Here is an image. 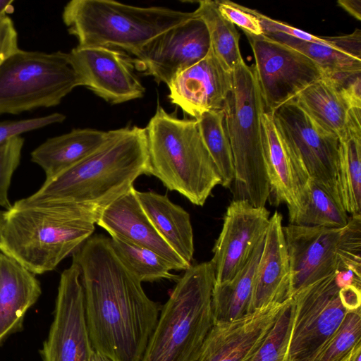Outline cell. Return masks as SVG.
<instances>
[{"label":"cell","instance_id":"1f68e13d","mask_svg":"<svg viewBox=\"0 0 361 361\" xmlns=\"http://www.w3.org/2000/svg\"><path fill=\"white\" fill-rule=\"evenodd\" d=\"M270 38L305 55L322 70L324 76L333 78L361 73V59L339 50L328 42H309L284 36Z\"/></svg>","mask_w":361,"mask_h":361},{"label":"cell","instance_id":"484cf974","mask_svg":"<svg viewBox=\"0 0 361 361\" xmlns=\"http://www.w3.org/2000/svg\"><path fill=\"white\" fill-rule=\"evenodd\" d=\"M337 183L343 209L361 215V109L348 112L346 133L340 140Z\"/></svg>","mask_w":361,"mask_h":361},{"label":"cell","instance_id":"3957f363","mask_svg":"<svg viewBox=\"0 0 361 361\" xmlns=\"http://www.w3.org/2000/svg\"><path fill=\"white\" fill-rule=\"evenodd\" d=\"M97 218L78 205L21 199L4 212L0 251L35 275L53 271L92 235Z\"/></svg>","mask_w":361,"mask_h":361},{"label":"cell","instance_id":"7a4b0ae2","mask_svg":"<svg viewBox=\"0 0 361 361\" xmlns=\"http://www.w3.org/2000/svg\"><path fill=\"white\" fill-rule=\"evenodd\" d=\"M151 169L145 128L133 126L109 130L94 152L25 198L29 202L67 203L98 214L133 188Z\"/></svg>","mask_w":361,"mask_h":361},{"label":"cell","instance_id":"52a82bcc","mask_svg":"<svg viewBox=\"0 0 361 361\" xmlns=\"http://www.w3.org/2000/svg\"><path fill=\"white\" fill-rule=\"evenodd\" d=\"M210 262L188 268L162 306L141 361H197L214 326Z\"/></svg>","mask_w":361,"mask_h":361},{"label":"cell","instance_id":"4316f807","mask_svg":"<svg viewBox=\"0 0 361 361\" xmlns=\"http://www.w3.org/2000/svg\"><path fill=\"white\" fill-rule=\"evenodd\" d=\"M264 237L260 239L246 264L232 280L214 285L212 299L214 322L235 320L252 312L253 282Z\"/></svg>","mask_w":361,"mask_h":361},{"label":"cell","instance_id":"8992f818","mask_svg":"<svg viewBox=\"0 0 361 361\" xmlns=\"http://www.w3.org/2000/svg\"><path fill=\"white\" fill-rule=\"evenodd\" d=\"M222 110L233 154L232 200L265 207L270 197L262 116L266 111L254 65L242 61L233 71V87Z\"/></svg>","mask_w":361,"mask_h":361},{"label":"cell","instance_id":"836d02e7","mask_svg":"<svg viewBox=\"0 0 361 361\" xmlns=\"http://www.w3.org/2000/svg\"><path fill=\"white\" fill-rule=\"evenodd\" d=\"M292 319V301L290 298L267 339L252 361H283Z\"/></svg>","mask_w":361,"mask_h":361},{"label":"cell","instance_id":"60d3db41","mask_svg":"<svg viewBox=\"0 0 361 361\" xmlns=\"http://www.w3.org/2000/svg\"><path fill=\"white\" fill-rule=\"evenodd\" d=\"M361 286L349 285L340 289V297L344 306L348 310H354L360 307Z\"/></svg>","mask_w":361,"mask_h":361},{"label":"cell","instance_id":"83f0119b","mask_svg":"<svg viewBox=\"0 0 361 361\" xmlns=\"http://www.w3.org/2000/svg\"><path fill=\"white\" fill-rule=\"evenodd\" d=\"M289 224L304 227L342 228L350 219L343 207L310 178L302 187Z\"/></svg>","mask_w":361,"mask_h":361},{"label":"cell","instance_id":"277c9868","mask_svg":"<svg viewBox=\"0 0 361 361\" xmlns=\"http://www.w3.org/2000/svg\"><path fill=\"white\" fill-rule=\"evenodd\" d=\"M152 175L169 190L203 206L221 178L195 120L159 106L145 128Z\"/></svg>","mask_w":361,"mask_h":361},{"label":"cell","instance_id":"30bf717a","mask_svg":"<svg viewBox=\"0 0 361 361\" xmlns=\"http://www.w3.org/2000/svg\"><path fill=\"white\" fill-rule=\"evenodd\" d=\"M272 115L281 141L304 185L310 178L343 207L337 183L339 139L320 130L294 99Z\"/></svg>","mask_w":361,"mask_h":361},{"label":"cell","instance_id":"ac0fdd59","mask_svg":"<svg viewBox=\"0 0 361 361\" xmlns=\"http://www.w3.org/2000/svg\"><path fill=\"white\" fill-rule=\"evenodd\" d=\"M168 87L171 102L197 119L205 112L222 109L233 87V71L210 47L204 59L179 73Z\"/></svg>","mask_w":361,"mask_h":361},{"label":"cell","instance_id":"e0dca14e","mask_svg":"<svg viewBox=\"0 0 361 361\" xmlns=\"http://www.w3.org/2000/svg\"><path fill=\"white\" fill-rule=\"evenodd\" d=\"M289 299L268 304L235 320L214 322L197 361H252Z\"/></svg>","mask_w":361,"mask_h":361},{"label":"cell","instance_id":"5bb4252c","mask_svg":"<svg viewBox=\"0 0 361 361\" xmlns=\"http://www.w3.org/2000/svg\"><path fill=\"white\" fill-rule=\"evenodd\" d=\"M79 86H84L111 104L143 97L145 87L135 73L133 59L111 48L77 46L66 53Z\"/></svg>","mask_w":361,"mask_h":361},{"label":"cell","instance_id":"f35d334b","mask_svg":"<svg viewBox=\"0 0 361 361\" xmlns=\"http://www.w3.org/2000/svg\"><path fill=\"white\" fill-rule=\"evenodd\" d=\"M19 49L18 32L9 16L0 19V64Z\"/></svg>","mask_w":361,"mask_h":361},{"label":"cell","instance_id":"8fae6325","mask_svg":"<svg viewBox=\"0 0 361 361\" xmlns=\"http://www.w3.org/2000/svg\"><path fill=\"white\" fill-rule=\"evenodd\" d=\"M336 272L291 297L292 319L283 361H313L341 324L348 310Z\"/></svg>","mask_w":361,"mask_h":361},{"label":"cell","instance_id":"9c48e42d","mask_svg":"<svg viewBox=\"0 0 361 361\" xmlns=\"http://www.w3.org/2000/svg\"><path fill=\"white\" fill-rule=\"evenodd\" d=\"M289 257L291 297L336 271L361 273V215L342 228L283 226Z\"/></svg>","mask_w":361,"mask_h":361},{"label":"cell","instance_id":"8d00e7d4","mask_svg":"<svg viewBox=\"0 0 361 361\" xmlns=\"http://www.w3.org/2000/svg\"><path fill=\"white\" fill-rule=\"evenodd\" d=\"M66 119L60 113H54L47 116L16 121H0V145L8 140L23 133L35 130L45 126L59 123Z\"/></svg>","mask_w":361,"mask_h":361},{"label":"cell","instance_id":"f1b7e54d","mask_svg":"<svg viewBox=\"0 0 361 361\" xmlns=\"http://www.w3.org/2000/svg\"><path fill=\"white\" fill-rule=\"evenodd\" d=\"M198 4L193 12L207 26L214 54L226 68L233 71L243 61L239 46L240 34L235 25L220 13L216 1L203 0Z\"/></svg>","mask_w":361,"mask_h":361},{"label":"cell","instance_id":"ee69618b","mask_svg":"<svg viewBox=\"0 0 361 361\" xmlns=\"http://www.w3.org/2000/svg\"><path fill=\"white\" fill-rule=\"evenodd\" d=\"M345 361H361V343L353 349Z\"/></svg>","mask_w":361,"mask_h":361},{"label":"cell","instance_id":"ab89813d","mask_svg":"<svg viewBox=\"0 0 361 361\" xmlns=\"http://www.w3.org/2000/svg\"><path fill=\"white\" fill-rule=\"evenodd\" d=\"M328 43L353 57L361 59V30L341 36L324 37Z\"/></svg>","mask_w":361,"mask_h":361},{"label":"cell","instance_id":"5b68a950","mask_svg":"<svg viewBox=\"0 0 361 361\" xmlns=\"http://www.w3.org/2000/svg\"><path fill=\"white\" fill-rule=\"evenodd\" d=\"M193 17L194 12L139 7L112 0H72L62 13L78 47H106L133 56L158 35Z\"/></svg>","mask_w":361,"mask_h":361},{"label":"cell","instance_id":"9a60e30c","mask_svg":"<svg viewBox=\"0 0 361 361\" xmlns=\"http://www.w3.org/2000/svg\"><path fill=\"white\" fill-rule=\"evenodd\" d=\"M210 47L207 26L195 15L154 38L133 61L136 70L168 86L179 73L204 59Z\"/></svg>","mask_w":361,"mask_h":361},{"label":"cell","instance_id":"7dc6e473","mask_svg":"<svg viewBox=\"0 0 361 361\" xmlns=\"http://www.w3.org/2000/svg\"><path fill=\"white\" fill-rule=\"evenodd\" d=\"M347 358H348V357H347Z\"/></svg>","mask_w":361,"mask_h":361},{"label":"cell","instance_id":"44dd1931","mask_svg":"<svg viewBox=\"0 0 361 361\" xmlns=\"http://www.w3.org/2000/svg\"><path fill=\"white\" fill-rule=\"evenodd\" d=\"M41 293L35 274L0 251V345L22 329L26 312Z\"/></svg>","mask_w":361,"mask_h":361},{"label":"cell","instance_id":"4dcf8cb0","mask_svg":"<svg viewBox=\"0 0 361 361\" xmlns=\"http://www.w3.org/2000/svg\"><path fill=\"white\" fill-rule=\"evenodd\" d=\"M111 245L124 266L142 283L161 279L178 281L180 276L171 272V265L154 251L116 237Z\"/></svg>","mask_w":361,"mask_h":361},{"label":"cell","instance_id":"f6af8a7d","mask_svg":"<svg viewBox=\"0 0 361 361\" xmlns=\"http://www.w3.org/2000/svg\"><path fill=\"white\" fill-rule=\"evenodd\" d=\"M90 361H112L111 359L107 357L106 356L99 353V352L92 350Z\"/></svg>","mask_w":361,"mask_h":361},{"label":"cell","instance_id":"d6986e66","mask_svg":"<svg viewBox=\"0 0 361 361\" xmlns=\"http://www.w3.org/2000/svg\"><path fill=\"white\" fill-rule=\"evenodd\" d=\"M97 226L116 237L148 248L165 259L175 271H185L186 263L161 238L142 209L135 188L119 197L98 214Z\"/></svg>","mask_w":361,"mask_h":361},{"label":"cell","instance_id":"603a6c76","mask_svg":"<svg viewBox=\"0 0 361 361\" xmlns=\"http://www.w3.org/2000/svg\"><path fill=\"white\" fill-rule=\"evenodd\" d=\"M108 135L109 131L73 129L46 140L31 152V161L43 169L48 180L94 152Z\"/></svg>","mask_w":361,"mask_h":361},{"label":"cell","instance_id":"74e56055","mask_svg":"<svg viewBox=\"0 0 361 361\" xmlns=\"http://www.w3.org/2000/svg\"><path fill=\"white\" fill-rule=\"evenodd\" d=\"M254 13L259 20L263 34L268 37L284 36L309 42L327 43L324 37L313 35L283 22L274 20L256 10H254Z\"/></svg>","mask_w":361,"mask_h":361},{"label":"cell","instance_id":"2e32d148","mask_svg":"<svg viewBox=\"0 0 361 361\" xmlns=\"http://www.w3.org/2000/svg\"><path fill=\"white\" fill-rule=\"evenodd\" d=\"M269 215L265 207H254L245 200H232L212 249L210 262L214 285L230 281L246 264L255 246L265 235Z\"/></svg>","mask_w":361,"mask_h":361},{"label":"cell","instance_id":"4fadbf2b","mask_svg":"<svg viewBox=\"0 0 361 361\" xmlns=\"http://www.w3.org/2000/svg\"><path fill=\"white\" fill-rule=\"evenodd\" d=\"M92 350L80 270L72 261L61 274L54 319L40 354L42 361H90Z\"/></svg>","mask_w":361,"mask_h":361},{"label":"cell","instance_id":"d4e9b609","mask_svg":"<svg viewBox=\"0 0 361 361\" xmlns=\"http://www.w3.org/2000/svg\"><path fill=\"white\" fill-rule=\"evenodd\" d=\"M294 99L320 130L339 140L345 137L350 106L331 79L323 76Z\"/></svg>","mask_w":361,"mask_h":361},{"label":"cell","instance_id":"f546056e","mask_svg":"<svg viewBox=\"0 0 361 361\" xmlns=\"http://www.w3.org/2000/svg\"><path fill=\"white\" fill-rule=\"evenodd\" d=\"M195 120L205 147L221 178V185L225 188H230L234 180L235 169L223 110L205 112Z\"/></svg>","mask_w":361,"mask_h":361},{"label":"cell","instance_id":"7402d4cb","mask_svg":"<svg viewBox=\"0 0 361 361\" xmlns=\"http://www.w3.org/2000/svg\"><path fill=\"white\" fill-rule=\"evenodd\" d=\"M137 198L159 234L188 264L195 252L190 214L172 202L166 195L135 190Z\"/></svg>","mask_w":361,"mask_h":361},{"label":"cell","instance_id":"d590c367","mask_svg":"<svg viewBox=\"0 0 361 361\" xmlns=\"http://www.w3.org/2000/svg\"><path fill=\"white\" fill-rule=\"evenodd\" d=\"M217 8L222 16L236 25L245 33L252 35H263V30L254 10L231 1H216Z\"/></svg>","mask_w":361,"mask_h":361},{"label":"cell","instance_id":"bcb514c9","mask_svg":"<svg viewBox=\"0 0 361 361\" xmlns=\"http://www.w3.org/2000/svg\"><path fill=\"white\" fill-rule=\"evenodd\" d=\"M4 212L0 210V229H1L2 221H3V219H4Z\"/></svg>","mask_w":361,"mask_h":361},{"label":"cell","instance_id":"ffe728a7","mask_svg":"<svg viewBox=\"0 0 361 361\" xmlns=\"http://www.w3.org/2000/svg\"><path fill=\"white\" fill-rule=\"evenodd\" d=\"M290 263L282 226L276 211L270 217L262 252L256 269L251 310L290 298Z\"/></svg>","mask_w":361,"mask_h":361},{"label":"cell","instance_id":"7bdbcfd3","mask_svg":"<svg viewBox=\"0 0 361 361\" xmlns=\"http://www.w3.org/2000/svg\"><path fill=\"white\" fill-rule=\"evenodd\" d=\"M14 11L13 0H0V19L8 16Z\"/></svg>","mask_w":361,"mask_h":361},{"label":"cell","instance_id":"d6a6232c","mask_svg":"<svg viewBox=\"0 0 361 361\" xmlns=\"http://www.w3.org/2000/svg\"><path fill=\"white\" fill-rule=\"evenodd\" d=\"M361 343L360 307L347 312L341 324L313 361H345Z\"/></svg>","mask_w":361,"mask_h":361},{"label":"cell","instance_id":"e575fe53","mask_svg":"<svg viewBox=\"0 0 361 361\" xmlns=\"http://www.w3.org/2000/svg\"><path fill=\"white\" fill-rule=\"evenodd\" d=\"M24 138L15 136L0 145V206L9 209L12 204L8 190L15 171L20 164Z\"/></svg>","mask_w":361,"mask_h":361},{"label":"cell","instance_id":"b9f144b4","mask_svg":"<svg viewBox=\"0 0 361 361\" xmlns=\"http://www.w3.org/2000/svg\"><path fill=\"white\" fill-rule=\"evenodd\" d=\"M339 6L343 8L353 17L358 20H361V1L360 0H338Z\"/></svg>","mask_w":361,"mask_h":361},{"label":"cell","instance_id":"ba28073f","mask_svg":"<svg viewBox=\"0 0 361 361\" xmlns=\"http://www.w3.org/2000/svg\"><path fill=\"white\" fill-rule=\"evenodd\" d=\"M78 86L66 53L18 49L0 64V114L57 106Z\"/></svg>","mask_w":361,"mask_h":361},{"label":"cell","instance_id":"7c38bea8","mask_svg":"<svg viewBox=\"0 0 361 361\" xmlns=\"http://www.w3.org/2000/svg\"><path fill=\"white\" fill-rule=\"evenodd\" d=\"M245 34L254 54L266 111L272 113L324 76L322 70L300 51L264 34Z\"/></svg>","mask_w":361,"mask_h":361},{"label":"cell","instance_id":"6da1fadb","mask_svg":"<svg viewBox=\"0 0 361 361\" xmlns=\"http://www.w3.org/2000/svg\"><path fill=\"white\" fill-rule=\"evenodd\" d=\"M72 255L80 270L93 349L112 361H141L162 306L148 298L109 238L92 235Z\"/></svg>","mask_w":361,"mask_h":361},{"label":"cell","instance_id":"cb8c5ba5","mask_svg":"<svg viewBox=\"0 0 361 361\" xmlns=\"http://www.w3.org/2000/svg\"><path fill=\"white\" fill-rule=\"evenodd\" d=\"M262 122L270 197H273L276 205L286 204L290 214L298 208V196L304 183L281 141L272 113L264 111Z\"/></svg>","mask_w":361,"mask_h":361}]
</instances>
